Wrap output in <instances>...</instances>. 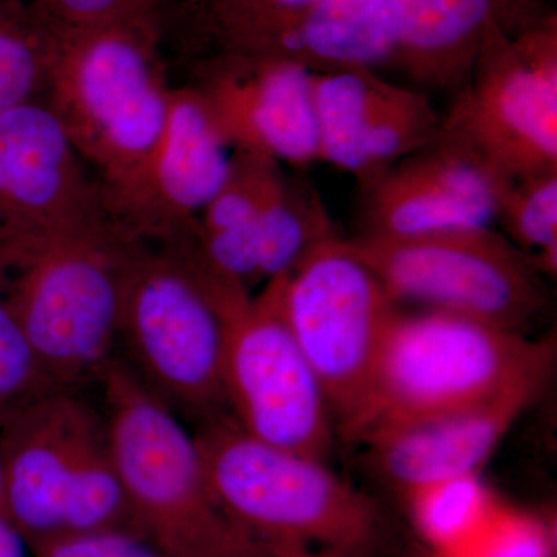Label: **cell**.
I'll return each instance as SVG.
<instances>
[{
	"instance_id": "cell-1",
	"label": "cell",
	"mask_w": 557,
	"mask_h": 557,
	"mask_svg": "<svg viewBox=\"0 0 557 557\" xmlns=\"http://www.w3.org/2000/svg\"><path fill=\"white\" fill-rule=\"evenodd\" d=\"M51 35L44 100L97 180L109 214L137 237L174 89L159 27L146 17Z\"/></svg>"
},
{
	"instance_id": "cell-2",
	"label": "cell",
	"mask_w": 557,
	"mask_h": 557,
	"mask_svg": "<svg viewBox=\"0 0 557 557\" xmlns=\"http://www.w3.org/2000/svg\"><path fill=\"white\" fill-rule=\"evenodd\" d=\"M138 240L101 212L0 245V293L51 386L95 391L115 359Z\"/></svg>"
},
{
	"instance_id": "cell-3",
	"label": "cell",
	"mask_w": 557,
	"mask_h": 557,
	"mask_svg": "<svg viewBox=\"0 0 557 557\" xmlns=\"http://www.w3.org/2000/svg\"><path fill=\"white\" fill-rule=\"evenodd\" d=\"M193 432L220 504L271 557L379 556L383 509L324 460L267 445L230 416Z\"/></svg>"
},
{
	"instance_id": "cell-4",
	"label": "cell",
	"mask_w": 557,
	"mask_h": 557,
	"mask_svg": "<svg viewBox=\"0 0 557 557\" xmlns=\"http://www.w3.org/2000/svg\"><path fill=\"white\" fill-rule=\"evenodd\" d=\"M2 504L32 549L97 531L138 533L97 391L51 387L0 423Z\"/></svg>"
},
{
	"instance_id": "cell-5",
	"label": "cell",
	"mask_w": 557,
	"mask_h": 557,
	"mask_svg": "<svg viewBox=\"0 0 557 557\" xmlns=\"http://www.w3.org/2000/svg\"><path fill=\"white\" fill-rule=\"evenodd\" d=\"M215 278L189 240H138L124 281L115 361L193 431L230 416Z\"/></svg>"
},
{
	"instance_id": "cell-6",
	"label": "cell",
	"mask_w": 557,
	"mask_h": 557,
	"mask_svg": "<svg viewBox=\"0 0 557 557\" xmlns=\"http://www.w3.org/2000/svg\"><path fill=\"white\" fill-rule=\"evenodd\" d=\"M95 391L141 536L166 557H271L220 504L188 424L115 359Z\"/></svg>"
},
{
	"instance_id": "cell-7",
	"label": "cell",
	"mask_w": 557,
	"mask_h": 557,
	"mask_svg": "<svg viewBox=\"0 0 557 557\" xmlns=\"http://www.w3.org/2000/svg\"><path fill=\"white\" fill-rule=\"evenodd\" d=\"M552 341L448 311L401 313L388 324L364 405L344 438L482 401L544 368Z\"/></svg>"
},
{
	"instance_id": "cell-8",
	"label": "cell",
	"mask_w": 557,
	"mask_h": 557,
	"mask_svg": "<svg viewBox=\"0 0 557 557\" xmlns=\"http://www.w3.org/2000/svg\"><path fill=\"white\" fill-rule=\"evenodd\" d=\"M395 304H421L523 333L548 307L533 260L491 226L347 239Z\"/></svg>"
},
{
	"instance_id": "cell-9",
	"label": "cell",
	"mask_w": 557,
	"mask_h": 557,
	"mask_svg": "<svg viewBox=\"0 0 557 557\" xmlns=\"http://www.w3.org/2000/svg\"><path fill=\"white\" fill-rule=\"evenodd\" d=\"M215 293L225 324L223 384L230 417L267 445L327 460L335 421L285 319L282 276L259 293L226 282Z\"/></svg>"
},
{
	"instance_id": "cell-10",
	"label": "cell",
	"mask_w": 557,
	"mask_h": 557,
	"mask_svg": "<svg viewBox=\"0 0 557 557\" xmlns=\"http://www.w3.org/2000/svg\"><path fill=\"white\" fill-rule=\"evenodd\" d=\"M282 307L344 437L368 397L398 306L348 240L336 236L282 276Z\"/></svg>"
},
{
	"instance_id": "cell-11",
	"label": "cell",
	"mask_w": 557,
	"mask_h": 557,
	"mask_svg": "<svg viewBox=\"0 0 557 557\" xmlns=\"http://www.w3.org/2000/svg\"><path fill=\"white\" fill-rule=\"evenodd\" d=\"M442 123L509 178L557 171V17L520 36L491 25Z\"/></svg>"
},
{
	"instance_id": "cell-12",
	"label": "cell",
	"mask_w": 557,
	"mask_h": 557,
	"mask_svg": "<svg viewBox=\"0 0 557 557\" xmlns=\"http://www.w3.org/2000/svg\"><path fill=\"white\" fill-rule=\"evenodd\" d=\"M512 178L440 120L426 145L362 189V234L408 237L457 226H490Z\"/></svg>"
},
{
	"instance_id": "cell-13",
	"label": "cell",
	"mask_w": 557,
	"mask_h": 557,
	"mask_svg": "<svg viewBox=\"0 0 557 557\" xmlns=\"http://www.w3.org/2000/svg\"><path fill=\"white\" fill-rule=\"evenodd\" d=\"M188 86L207 102L231 148L295 168L319 161L311 70L220 53L190 61Z\"/></svg>"
},
{
	"instance_id": "cell-14",
	"label": "cell",
	"mask_w": 557,
	"mask_h": 557,
	"mask_svg": "<svg viewBox=\"0 0 557 557\" xmlns=\"http://www.w3.org/2000/svg\"><path fill=\"white\" fill-rule=\"evenodd\" d=\"M319 161L354 175L366 189L437 134L442 116L418 91L373 69L311 72Z\"/></svg>"
},
{
	"instance_id": "cell-15",
	"label": "cell",
	"mask_w": 557,
	"mask_h": 557,
	"mask_svg": "<svg viewBox=\"0 0 557 557\" xmlns=\"http://www.w3.org/2000/svg\"><path fill=\"white\" fill-rule=\"evenodd\" d=\"M109 212L46 100L0 113V245Z\"/></svg>"
},
{
	"instance_id": "cell-16",
	"label": "cell",
	"mask_w": 557,
	"mask_h": 557,
	"mask_svg": "<svg viewBox=\"0 0 557 557\" xmlns=\"http://www.w3.org/2000/svg\"><path fill=\"white\" fill-rule=\"evenodd\" d=\"M552 368L536 370L482 401L379 429L359 443L373 469L403 494L480 474L509 428L539 397Z\"/></svg>"
},
{
	"instance_id": "cell-17",
	"label": "cell",
	"mask_w": 557,
	"mask_h": 557,
	"mask_svg": "<svg viewBox=\"0 0 557 557\" xmlns=\"http://www.w3.org/2000/svg\"><path fill=\"white\" fill-rule=\"evenodd\" d=\"M233 148L193 87L174 86L170 115L150 168L139 240H177L196 228L201 211L230 174Z\"/></svg>"
},
{
	"instance_id": "cell-18",
	"label": "cell",
	"mask_w": 557,
	"mask_h": 557,
	"mask_svg": "<svg viewBox=\"0 0 557 557\" xmlns=\"http://www.w3.org/2000/svg\"><path fill=\"white\" fill-rule=\"evenodd\" d=\"M553 16L549 0H399L392 62L418 83L458 90L491 25L520 36Z\"/></svg>"
},
{
	"instance_id": "cell-19",
	"label": "cell",
	"mask_w": 557,
	"mask_h": 557,
	"mask_svg": "<svg viewBox=\"0 0 557 557\" xmlns=\"http://www.w3.org/2000/svg\"><path fill=\"white\" fill-rule=\"evenodd\" d=\"M319 0H163L156 14L164 49L186 62L234 53L269 57Z\"/></svg>"
},
{
	"instance_id": "cell-20",
	"label": "cell",
	"mask_w": 557,
	"mask_h": 557,
	"mask_svg": "<svg viewBox=\"0 0 557 557\" xmlns=\"http://www.w3.org/2000/svg\"><path fill=\"white\" fill-rule=\"evenodd\" d=\"M399 0H319L269 57L311 72L375 69L392 62Z\"/></svg>"
},
{
	"instance_id": "cell-21",
	"label": "cell",
	"mask_w": 557,
	"mask_h": 557,
	"mask_svg": "<svg viewBox=\"0 0 557 557\" xmlns=\"http://www.w3.org/2000/svg\"><path fill=\"white\" fill-rule=\"evenodd\" d=\"M256 233L263 284L292 273L319 245L341 236L314 186L289 177L277 161L263 180Z\"/></svg>"
},
{
	"instance_id": "cell-22",
	"label": "cell",
	"mask_w": 557,
	"mask_h": 557,
	"mask_svg": "<svg viewBox=\"0 0 557 557\" xmlns=\"http://www.w3.org/2000/svg\"><path fill=\"white\" fill-rule=\"evenodd\" d=\"M405 496L413 525L440 557L460 552L498 504L480 474L440 480Z\"/></svg>"
},
{
	"instance_id": "cell-23",
	"label": "cell",
	"mask_w": 557,
	"mask_h": 557,
	"mask_svg": "<svg viewBox=\"0 0 557 557\" xmlns=\"http://www.w3.org/2000/svg\"><path fill=\"white\" fill-rule=\"evenodd\" d=\"M51 44L30 0H0V113L44 98Z\"/></svg>"
},
{
	"instance_id": "cell-24",
	"label": "cell",
	"mask_w": 557,
	"mask_h": 557,
	"mask_svg": "<svg viewBox=\"0 0 557 557\" xmlns=\"http://www.w3.org/2000/svg\"><path fill=\"white\" fill-rule=\"evenodd\" d=\"M496 220L542 273L556 274L557 171L512 180L498 203Z\"/></svg>"
},
{
	"instance_id": "cell-25",
	"label": "cell",
	"mask_w": 557,
	"mask_h": 557,
	"mask_svg": "<svg viewBox=\"0 0 557 557\" xmlns=\"http://www.w3.org/2000/svg\"><path fill=\"white\" fill-rule=\"evenodd\" d=\"M51 387L0 293V423Z\"/></svg>"
},
{
	"instance_id": "cell-26",
	"label": "cell",
	"mask_w": 557,
	"mask_h": 557,
	"mask_svg": "<svg viewBox=\"0 0 557 557\" xmlns=\"http://www.w3.org/2000/svg\"><path fill=\"white\" fill-rule=\"evenodd\" d=\"M552 528L497 504L478 534L453 557H553Z\"/></svg>"
},
{
	"instance_id": "cell-27",
	"label": "cell",
	"mask_w": 557,
	"mask_h": 557,
	"mask_svg": "<svg viewBox=\"0 0 557 557\" xmlns=\"http://www.w3.org/2000/svg\"><path fill=\"white\" fill-rule=\"evenodd\" d=\"M51 32L78 30L135 20H156L163 0H30Z\"/></svg>"
},
{
	"instance_id": "cell-28",
	"label": "cell",
	"mask_w": 557,
	"mask_h": 557,
	"mask_svg": "<svg viewBox=\"0 0 557 557\" xmlns=\"http://www.w3.org/2000/svg\"><path fill=\"white\" fill-rule=\"evenodd\" d=\"M33 557H166L129 530L97 531L50 542L33 549Z\"/></svg>"
},
{
	"instance_id": "cell-29",
	"label": "cell",
	"mask_w": 557,
	"mask_h": 557,
	"mask_svg": "<svg viewBox=\"0 0 557 557\" xmlns=\"http://www.w3.org/2000/svg\"><path fill=\"white\" fill-rule=\"evenodd\" d=\"M0 557H33V549L20 531L0 512Z\"/></svg>"
},
{
	"instance_id": "cell-30",
	"label": "cell",
	"mask_w": 557,
	"mask_h": 557,
	"mask_svg": "<svg viewBox=\"0 0 557 557\" xmlns=\"http://www.w3.org/2000/svg\"><path fill=\"white\" fill-rule=\"evenodd\" d=\"M0 504H2V458H0Z\"/></svg>"
},
{
	"instance_id": "cell-31",
	"label": "cell",
	"mask_w": 557,
	"mask_h": 557,
	"mask_svg": "<svg viewBox=\"0 0 557 557\" xmlns=\"http://www.w3.org/2000/svg\"><path fill=\"white\" fill-rule=\"evenodd\" d=\"M434 557H440V556L435 555Z\"/></svg>"
}]
</instances>
